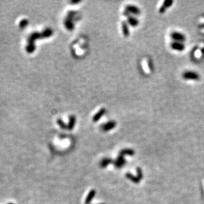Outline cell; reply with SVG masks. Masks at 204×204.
Masks as SVG:
<instances>
[{
    "label": "cell",
    "mask_w": 204,
    "mask_h": 204,
    "mask_svg": "<svg viewBox=\"0 0 204 204\" xmlns=\"http://www.w3.org/2000/svg\"><path fill=\"white\" fill-rule=\"evenodd\" d=\"M183 77L185 79H188V80L196 81V80H198L199 79V76L196 72L188 71V72H186L185 73H184Z\"/></svg>",
    "instance_id": "6da1fadb"
},
{
    "label": "cell",
    "mask_w": 204,
    "mask_h": 204,
    "mask_svg": "<svg viewBox=\"0 0 204 204\" xmlns=\"http://www.w3.org/2000/svg\"><path fill=\"white\" fill-rule=\"evenodd\" d=\"M170 36L176 42H183L186 40L185 35L182 33H178V32H173V33L170 34Z\"/></svg>",
    "instance_id": "7a4b0ae2"
},
{
    "label": "cell",
    "mask_w": 204,
    "mask_h": 204,
    "mask_svg": "<svg viewBox=\"0 0 204 204\" xmlns=\"http://www.w3.org/2000/svg\"><path fill=\"white\" fill-rule=\"evenodd\" d=\"M116 125H117V123L114 120H111L107 123L104 124V125L102 126V130L104 131V132H108V131H110L111 130H113V128H115Z\"/></svg>",
    "instance_id": "3957f363"
},
{
    "label": "cell",
    "mask_w": 204,
    "mask_h": 204,
    "mask_svg": "<svg viewBox=\"0 0 204 204\" xmlns=\"http://www.w3.org/2000/svg\"><path fill=\"white\" fill-rule=\"evenodd\" d=\"M125 11L127 13H131L134 15H139L141 13V10L137 6L133 5H127L125 7Z\"/></svg>",
    "instance_id": "277c9868"
},
{
    "label": "cell",
    "mask_w": 204,
    "mask_h": 204,
    "mask_svg": "<svg viewBox=\"0 0 204 204\" xmlns=\"http://www.w3.org/2000/svg\"><path fill=\"white\" fill-rule=\"evenodd\" d=\"M125 163H126V161L124 157L122 155H119V156L116 159L115 161L113 162V164H114L116 168L120 169L125 165Z\"/></svg>",
    "instance_id": "5b68a950"
},
{
    "label": "cell",
    "mask_w": 204,
    "mask_h": 204,
    "mask_svg": "<svg viewBox=\"0 0 204 204\" xmlns=\"http://www.w3.org/2000/svg\"><path fill=\"white\" fill-rule=\"evenodd\" d=\"M171 48L173 49V50H176V51H183L185 49V46L182 42H174L170 44Z\"/></svg>",
    "instance_id": "8992f818"
},
{
    "label": "cell",
    "mask_w": 204,
    "mask_h": 204,
    "mask_svg": "<svg viewBox=\"0 0 204 204\" xmlns=\"http://www.w3.org/2000/svg\"><path fill=\"white\" fill-rule=\"evenodd\" d=\"M174 1L172 0H166L164 1V3H162V5L159 9V13H164L166 11V9L169 8L170 6L172 5Z\"/></svg>",
    "instance_id": "52a82bcc"
},
{
    "label": "cell",
    "mask_w": 204,
    "mask_h": 204,
    "mask_svg": "<svg viewBox=\"0 0 204 204\" xmlns=\"http://www.w3.org/2000/svg\"><path fill=\"white\" fill-rule=\"evenodd\" d=\"M106 112V109L105 108H101L100 110H99L97 113L95 115L93 116V118H92V120H93V122H97L98 121H99L104 116Z\"/></svg>",
    "instance_id": "ba28073f"
},
{
    "label": "cell",
    "mask_w": 204,
    "mask_h": 204,
    "mask_svg": "<svg viewBox=\"0 0 204 204\" xmlns=\"http://www.w3.org/2000/svg\"><path fill=\"white\" fill-rule=\"evenodd\" d=\"M96 196V191L95 190H92L90 191V192L88 194L87 197H86L85 199V204H90L92 201V199L94 198Z\"/></svg>",
    "instance_id": "9c48e42d"
},
{
    "label": "cell",
    "mask_w": 204,
    "mask_h": 204,
    "mask_svg": "<svg viewBox=\"0 0 204 204\" xmlns=\"http://www.w3.org/2000/svg\"><path fill=\"white\" fill-rule=\"evenodd\" d=\"M127 22L130 25H131L132 27H137L139 25V21L136 17L128 15L127 16Z\"/></svg>",
    "instance_id": "30bf717a"
},
{
    "label": "cell",
    "mask_w": 204,
    "mask_h": 204,
    "mask_svg": "<svg viewBox=\"0 0 204 204\" xmlns=\"http://www.w3.org/2000/svg\"><path fill=\"white\" fill-rule=\"evenodd\" d=\"M122 31H123V35L125 36V37H127V36H129V29L128 24L126 21H123V22L122 23Z\"/></svg>",
    "instance_id": "8fae6325"
},
{
    "label": "cell",
    "mask_w": 204,
    "mask_h": 204,
    "mask_svg": "<svg viewBox=\"0 0 204 204\" xmlns=\"http://www.w3.org/2000/svg\"><path fill=\"white\" fill-rule=\"evenodd\" d=\"M134 155H135V151L131 149H122L121 151H120V155H122L123 157L125 155L133 156Z\"/></svg>",
    "instance_id": "7c38bea8"
},
{
    "label": "cell",
    "mask_w": 204,
    "mask_h": 204,
    "mask_svg": "<svg viewBox=\"0 0 204 204\" xmlns=\"http://www.w3.org/2000/svg\"><path fill=\"white\" fill-rule=\"evenodd\" d=\"M112 162L113 161L111 160L110 158H104V159L101 161L100 167H102V168H106V167L109 166Z\"/></svg>",
    "instance_id": "4fadbf2b"
},
{
    "label": "cell",
    "mask_w": 204,
    "mask_h": 204,
    "mask_svg": "<svg viewBox=\"0 0 204 204\" xmlns=\"http://www.w3.org/2000/svg\"><path fill=\"white\" fill-rule=\"evenodd\" d=\"M125 177H126V178H127L129 180H130L131 181L134 182V183L137 184L141 181V180L139 179L138 177H135V176L133 175L132 174H131V173H127Z\"/></svg>",
    "instance_id": "5bb4252c"
},
{
    "label": "cell",
    "mask_w": 204,
    "mask_h": 204,
    "mask_svg": "<svg viewBox=\"0 0 204 204\" xmlns=\"http://www.w3.org/2000/svg\"><path fill=\"white\" fill-rule=\"evenodd\" d=\"M75 124H76V117L74 116H71L70 118V121L69 124H68V128L69 130H72L74 127Z\"/></svg>",
    "instance_id": "9a60e30c"
},
{
    "label": "cell",
    "mask_w": 204,
    "mask_h": 204,
    "mask_svg": "<svg viewBox=\"0 0 204 204\" xmlns=\"http://www.w3.org/2000/svg\"><path fill=\"white\" fill-rule=\"evenodd\" d=\"M137 177H138L140 180L142 179V178H143V172H142V171H141V169L140 168H137Z\"/></svg>",
    "instance_id": "2e32d148"
},
{
    "label": "cell",
    "mask_w": 204,
    "mask_h": 204,
    "mask_svg": "<svg viewBox=\"0 0 204 204\" xmlns=\"http://www.w3.org/2000/svg\"><path fill=\"white\" fill-rule=\"evenodd\" d=\"M66 27L68 29H72L73 27H74V26H73V24L72 23V22L70 21H67L66 22Z\"/></svg>",
    "instance_id": "e0dca14e"
},
{
    "label": "cell",
    "mask_w": 204,
    "mask_h": 204,
    "mask_svg": "<svg viewBox=\"0 0 204 204\" xmlns=\"http://www.w3.org/2000/svg\"><path fill=\"white\" fill-rule=\"evenodd\" d=\"M58 123H59V124L60 125V126H61V127L62 128H63V129H66V128H67V127H66V124H64V122L62 121V120H59V121H58Z\"/></svg>",
    "instance_id": "ac0fdd59"
},
{
    "label": "cell",
    "mask_w": 204,
    "mask_h": 204,
    "mask_svg": "<svg viewBox=\"0 0 204 204\" xmlns=\"http://www.w3.org/2000/svg\"><path fill=\"white\" fill-rule=\"evenodd\" d=\"M100 204H104V203H100Z\"/></svg>",
    "instance_id": "d6986e66"
},
{
    "label": "cell",
    "mask_w": 204,
    "mask_h": 204,
    "mask_svg": "<svg viewBox=\"0 0 204 204\" xmlns=\"http://www.w3.org/2000/svg\"><path fill=\"white\" fill-rule=\"evenodd\" d=\"M9 204H13V203H9Z\"/></svg>",
    "instance_id": "ffe728a7"
}]
</instances>
